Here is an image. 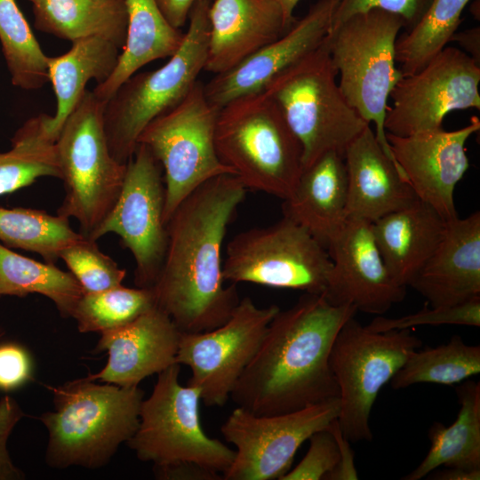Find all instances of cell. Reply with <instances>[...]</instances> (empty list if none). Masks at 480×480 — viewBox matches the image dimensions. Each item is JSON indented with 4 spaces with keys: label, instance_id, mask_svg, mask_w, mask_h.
<instances>
[{
    "label": "cell",
    "instance_id": "1f68e13d",
    "mask_svg": "<svg viewBox=\"0 0 480 480\" xmlns=\"http://www.w3.org/2000/svg\"><path fill=\"white\" fill-rule=\"evenodd\" d=\"M479 372L480 347L453 335L446 344L414 350L389 382L394 389L419 383L451 386Z\"/></svg>",
    "mask_w": 480,
    "mask_h": 480
},
{
    "label": "cell",
    "instance_id": "5bb4252c",
    "mask_svg": "<svg viewBox=\"0 0 480 480\" xmlns=\"http://www.w3.org/2000/svg\"><path fill=\"white\" fill-rule=\"evenodd\" d=\"M279 309L276 305L258 307L244 297L220 326L180 333L176 363L190 368L188 385L199 388L205 405L223 406L228 402Z\"/></svg>",
    "mask_w": 480,
    "mask_h": 480
},
{
    "label": "cell",
    "instance_id": "4fadbf2b",
    "mask_svg": "<svg viewBox=\"0 0 480 480\" xmlns=\"http://www.w3.org/2000/svg\"><path fill=\"white\" fill-rule=\"evenodd\" d=\"M339 412V398L273 415H257L237 406L220 427L224 439L236 448L223 479L280 480L301 444Z\"/></svg>",
    "mask_w": 480,
    "mask_h": 480
},
{
    "label": "cell",
    "instance_id": "ab89813d",
    "mask_svg": "<svg viewBox=\"0 0 480 480\" xmlns=\"http://www.w3.org/2000/svg\"><path fill=\"white\" fill-rule=\"evenodd\" d=\"M432 0H339L333 12L329 33L338 28L351 16L379 9L400 16L408 29L414 27Z\"/></svg>",
    "mask_w": 480,
    "mask_h": 480
},
{
    "label": "cell",
    "instance_id": "f546056e",
    "mask_svg": "<svg viewBox=\"0 0 480 480\" xmlns=\"http://www.w3.org/2000/svg\"><path fill=\"white\" fill-rule=\"evenodd\" d=\"M29 293L49 298L63 316H71L84 291L70 272L22 256L0 243V296Z\"/></svg>",
    "mask_w": 480,
    "mask_h": 480
},
{
    "label": "cell",
    "instance_id": "ee69618b",
    "mask_svg": "<svg viewBox=\"0 0 480 480\" xmlns=\"http://www.w3.org/2000/svg\"><path fill=\"white\" fill-rule=\"evenodd\" d=\"M156 476L169 480H220L222 474L194 462L155 467Z\"/></svg>",
    "mask_w": 480,
    "mask_h": 480
},
{
    "label": "cell",
    "instance_id": "8d00e7d4",
    "mask_svg": "<svg viewBox=\"0 0 480 480\" xmlns=\"http://www.w3.org/2000/svg\"><path fill=\"white\" fill-rule=\"evenodd\" d=\"M83 288L84 293L106 291L122 285L126 271L104 254L96 241L84 236L65 247L60 253Z\"/></svg>",
    "mask_w": 480,
    "mask_h": 480
},
{
    "label": "cell",
    "instance_id": "ffe728a7",
    "mask_svg": "<svg viewBox=\"0 0 480 480\" xmlns=\"http://www.w3.org/2000/svg\"><path fill=\"white\" fill-rule=\"evenodd\" d=\"M180 333L156 306L125 325L100 333L96 351H107L108 359L100 372L87 378L137 387L143 379L176 364Z\"/></svg>",
    "mask_w": 480,
    "mask_h": 480
},
{
    "label": "cell",
    "instance_id": "2e32d148",
    "mask_svg": "<svg viewBox=\"0 0 480 480\" xmlns=\"http://www.w3.org/2000/svg\"><path fill=\"white\" fill-rule=\"evenodd\" d=\"M480 65L464 51L446 46L418 72L402 76L389 97L384 129L409 136L443 129L454 110L480 109Z\"/></svg>",
    "mask_w": 480,
    "mask_h": 480
},
{
    "label": "cell",
    "instance_id": "d6a6232c",
    "mask_svg": "<svg viewBox=\"0 0 480 480\" xmlns=\"http://www.w3.org/2000/svg\"><path fill=\"white\" fill-rule=\"evenodd\" d=\"M470 0H432L420 21L398 36L396 61L403 76L425 67L451 41Z\"/></svg>",
    "mask_w": 480,
    "mask_h": 480
},
{
    "label": "cell",
    "instance_id": "83f0119b",
    "mask_svg": "<svg viewBox=\"0 0 480 480\" xmlns=\"http://www.w3.org/2000/svg\"><path fill=\"white\" fill-rule=\"evenodd\" d=\"M455 389L460 403L456 420L450 426L432 425L427 455L403 480L422 479L441 466L480 469V383L464 380Z\"/></svg>",
    "mask_w": 480,
    "mask_h": 480
},
{
    "label": "cell",
    "instance_id": "60d3db41",
    "mask_svg": "<svg viewBox=\"0 0 480 480\" xmlns=\"http://www.w3.org/2000/svg\"><path fill=\"white\" fill-rule=\"evenodd\" d=\"M24 416L18 403L8 396L0 400V480H19L23 473L13 464L7 449L8 438Z\"/></svg>",
    "mask_w": 480,
    "mask_h": 480
},
{
    "label": "cell",
    "instance_id": "d6986e66",
    "mask_svg": "<svg viewBox=\"0 0 480 480\" xmlns=\"http://www.w3.org/2000/svg\"><path fill=\"white\" fill-rule=\"evenodd\" d=\"M339 0H318L279 38L204 85L205 96L221 108L239 97L263 92L282 71L316 50L329 34Z\"/></svg>",
    "mask_w": 480,
    "mask_h": 480
},
{
    "label": "cell",
    "instance_id": "836d02e7",
    "mask_svg": "<svg viewBox=\"0 0 480 480\" xmlns=\"http://www.w3.org/2000/svg\"><path fill=\"white\" fill-rule=\"evenodd\" d=\"M69 225L68 219L44 211L0 207V241L8 246L40 254L55 264L60 252L82 238Z\"/></svg>",
    "mask_w": 480,
    "mask_h": 480
},
{
    "label": "cell",
    "instance_id": "f35d334b",
    "mask_svg": "<svg viewBox=\"0 0 480 480\" xmlns=\"http://www.w3.org/2000/svg\"><path fill=\"white\" fill-rule=\"evenodd\" d=\"M308 440L309 447L306 455L280 480H325L337 467L340 460L339 447L327 427L315 432Z\"/></svg>",
    "mask_w": 480,
    "mask_h": 480
},
{
    "label": "cell",
    "instance_id": "4316f807",
    "mask_svg": "<svg viewBox=\"0 0 480 480\" xmlns=\"http://www.w3.org/2000/svg\"><path fill=\"white\" fill-rule=\"evenodd\" d=\"M124 3L127 12L124 46L113 73L92 90L104 103L140 68L171 57L184 38L185 33L170 25L156 0H124Z\"/></svg>",
    "mask_w": 480,
    "mask_h": 480
},
{
    "label": "cell",
    "instance_id": "f6af8a7d",
    "mask_svg": "<svg viewBox=\"0 0 480 480\" xmlns=\"http://www.w3.org/2000/svg\"><path fill=\"white\" fill-rule=\"evenodd\" d=\"M166 20L173 28L180 29L188 19L189 12L196 3L213 0H156Z\"/></svg>",
    "mask_w": 480,
    "mask_h": 480
},
{
    "label": "cell",
    "instance_id": "3957f363",
    "mask_svg": "<svg viewBox=\"0 0 480 480\" xmlns=\"http://www.w3.org/2000/svg\"><path fill=\"white\" fill-rule=\"evenodd\" d=\"M105 383L85 377L50 388L54 410L40 420L49 433L45 460L51 467L100 468L136 432L143 390Z\"/></svg>",
    "mask_w": 480,
    "mask_h": 480
},
{
    "label": "cell",
    "instance_id": "ba28073f",
    "mask_svg": "<svg viewBox=\"0 0 480 480\" xmlns=\"http://www.w3.org/2000/svg\"><path fill=\"white\" fill-rule=\"evenodd\" d=\"M404 27L400 16L372 9L351 16L326 37L344 98L368 124H374L378 142L404 175L387 140L384 119L389 94L403 76L396 67V42Z\"/></svg>",
    "mask_w": 480,
    "mask_h": 480
},
{
    "label": "cell",
    "instance_id": "e575fe53",
    "mask_svg": "<svg viewBox=\"0 0 480 480\" xmlns=\"http://www.w3.org/2000/svg\"><path fill=\"white\" fill-rule=\"evenodd\" d=\"M0 43L13 85L30 91L48 81V56L15 0H0Z\"/></svg>",
    "mask_w": 480,
    "mask_h": 480
},
{
    "label": "cell",
    "instance_id": "c3c4849f",
    "mask_svg": "<svg viewBox=\"0 0 480 480\" xmlns=\"http://www.w3.org/2000/svg\"><path fill=\"white\" fill-rule=\"evenodd\" d=\"M276 1L278 2V4H280L283 10L286 23L289 26H292L296 20L293 17L294 8L300 0H276Z\"/></svg>",
    "mask_w": 480,
    "mask_h": 480
},
{
    "label": "cell",
    "instance_id": "4dcf8cb0",
    "mask_svg": "<svg viewBox=\"0 0 480 480\" xmlns=\"http://www.w3.org/2000/svg\"><path fill=\"white\" fill-rule=\"evenodd\" d=\"M42 177L60 179L55 141L46 134L44 114L28 119L0 153V195L14 192Z\"/></svg>",
    "mask_w": 480,
    "mask_h": 480
},
{
    "label": "cell",
    "instance_id": "bcb514c9",
    "mask_svg": "<svg viewBox=\"0 0 480 480\" xmlns=\"http://www.w3.org/2000/svg\"><path fill=\"white\" fill-rule=\"evenodd\" d=\"M451 41L457 42L465 52L476 62L480 63V28L475 27L460 32L456 31Z\"/></svg>",
    "mask_w": 480,
    "mask_h": 480
},
{
    "label": "cell",
    "instance_id": "484cf974",
    "mask_svg": "<svg viewBox=\"0 0 480 480\" xmlns=\"http://www.w3.org/2000/svg\"><path fill=\"white\" fill-rule=\"evenodd\" d=\"M120 48L113 42L92 36L72 42L62 55L48 57V81L51 82L57 108L53 116H45L47 136L56 141L66 119L86 91L91 80L104 82L115 70Z\"/></svg>",
    "mask_w": 480,
    "mask_h": 480
},
{
    "label": "cell",
    "instance_id": "44dd1931",
    "mask_svg": "<svg viewBox=\"0 0 480 480\" xmlns=\"http://www.w3.org/2000/svg\"><path fill=\"white\" fill-rule=\"evenodd\" d=\"M409 286L433 308L480 297V212L449 220L438 246Z\"/></svg>",
    "mask_w": 480,
    "mask_h": 480
},
{
    "label": "cell",
    "instance_id": "d590c367",
    "mask_svg": "<svg viewBox=\"0 0 480 480\" xmlns=\"http://www.w3.org/2000/svg\"><path fill=\"white\" fill-rule=\"evenodd\" d=\"M156 307L152 288L123 285L106 291L84 293L71 316L81 332H104L125 325Z\"/></svg>",
    "mask_w": 480,
    "mask_h": 480
},
{
    "label": "cell",
    "instance_id": "9a60e30c",
    "mask_svg": "<svg viewBox=\"0 0 480 480\" xmlns=\"http://www.w3.org/2000/svg\"><path fill=\"white\" fill-rule=\"evenodd\" d=\"M164 204L163 168L150 149L139 143L126 164L119 197L92 237L120 236L134 258L137 287L152 288L160 273L168 241Z\"/></svg>",
    "mask_w": 480,
    "mask_h": 480
},
{
    "label": "cell",
    "instance_id": "7dc6e473",
    "mask_svg": "<svg viewBox=\"0 0 480 480\" xmlns=\"http://www.w3.org/2000/svg\"><path fill=\"white\" fill-rule=\"evenodd\" d=\"M444 469H435L427 476L432 480H479L480 469H464L460 468H447Z\"/></svg>",
    "mask_w": 480,
    "mask_h": 480
},
{
    "label": "cell",
    "instance_id": "cb8c5ba5",
    "mask_svg": "<svg viewBox=\"0 0 480 480\" xmlns=\"http://www.w3.org/2000/svg\"><path fill=\"white\" fill-rule=\"evenodd\" d=\"M348 180L344 157L324 154L304 168L283 215L294 220L326 250L347 220Z\"/></svg>",
    "mask_w": 480,
    "mask_h": 480
},
{
    "label": "cell",
    "instance_id": "5b68a950",
    "mask_svg": "<svg viewBox=\"0 0 480 480\" xmlns=\"http://www.w3.org/2000/svg\"><path fill=\"white\" fill-rule=\"evenodd\" d=\"M211 4H194L183 41L164 66L135 73L106 102L104 127L110 153L117 162L126 164L143 130L179 104L198 81L208 51Z\"/></svg>",
    "mask_w": 480,
    "mask_h": 480
},
{
    "label": "cell",
    "instance_id": "7a4b0ae2",
    "mask_svg": "<svg viewBox=\"0 0 480 480\" xmlns=\"http://www.w3.org/2000/svg\"><path fill=\"white\" fill-rule=\"evenodd\" d=\"M357 310L305 293L269 323L260 348L230 398L250 412H292L340 397L329 356L342 325Z\"/></svg>",
    "mask_w": 480,
    "mask_h": 480
},
{
    "label": "cell",
    "instance_id": "8992f818",
    "mask_svg": "<svg viewBox=\"0 0 480 480\" xmlns=\"http://www.w3.org/2000/svg\"><path fill=\"white\" fill-rule=\"evenodd\" d=\"M326 37L316 50L276 76L263 91L277 104L298 138L303 169L327 152L344 157L351 141L370 125L339 87Z\"/></svg>",
    "mask_w": 480,
    "mask_h": 480
},
{
    "label": "cell",
    "instance_id": "f1b7e54d",
    "mask_svg": "<svg viewBox=\"0 0 480 480\" xmlns=\"http://www.w3.org/2000/svg\"><path fill=\"white\" fill-rule=\"evenodd\" d=\"M36 29L76 41L99 36L124 48L127 30L124 0H35Z\"/></svg>",
    "mask_w": 480,
    "mask_h": 480
},
{
    "label": "cell",
    "instance_id": "d4e9b609",
    "mask_svg": "<svg viewBox=\"0 0 480 480\" xmlns=\"http://www.w3.org/2000/svg\"><path fill=\"white\" fill-rule=\"evenodd\" d=\"M447 222L418 199L372 223L378 249L396 284L409 286L444 237Z\"/></svg>",
    "mask_w": 480,
    "mask_h": 480
},
{
    "label": "cell",
    "instance_id": "7402d4cb",
    "mask_svg": "<svg viewBox=\"0 0 480 480\" xmlns=\"http://www.w3.org/2000/svg\"><path fill=\"white\" fill-rule=\"evenodd\" d=\"M209 20L204 70L214 75L235 68L292 26L276 0H213Z\"/></svg>",
    "mask_w": 480,
    "mask_h": 480
},
{
    "label": "cell",
    "instance_id": "8fae6325",
    "mask_svg": "<svg viewBox=\"0 0 480 480\" xmlns=\"http://www.w3.org/2000/svg\"><path fill=\"white\" fill-rule=\"evenodd\" d=\"M204 85L198 80L179 104L153 120L138 140L163 168L165 225L178 205L199 186L222 174L235 175L217 155L220 108L210 103Z\"/></svg>",
    "mask_w": 480,
    "mask_h": 480
},
{
    "label": "cell",
    "instance_id": "9c48e42d",
    "mask_svg": "<svg viewBox=\"0 0 480 480\" xmlns=\"http://www.w3.org/2000/svg\"><path fill=\"white\" fill-rule=\"evenodd\" d=\"M421 345L410 329L372 332L355 316L342 325L329 363L340 390L337 420L350 443L372 441L370 415L380 390Z\"/></svg>",
    "mask_w": 480,
    "mask_h": 480
},
{
    "label": "cell",
    "instance_id": "6da1fadb",
    "mask_svg": "<svg viewBox=\"0 0 480 480\" xmlns=\"http://www.w3.org/2000/svg\"><path fill=\"white\" fill-rule=\"evenodd\" d=\"M246 190L234 174L212 178L191 192L166 223L167 248L152 289L157 308L180 332L220 326L240 300L236 284H225L222 246Z\"/></svg>",
    "mask_w": 480,
    "mask_h": 480
},
{
    "label": "cell",
    "instance_id": "30bf717a",
    "mask_svg": "<svg viewBox=\"0 0 480 480\" xmlns=\"http://www.w3.org/2000/svg\"><path fill=\"white\" fill-rule=\"evenodd\" d=\"M180 364L158 373L151 395L143 399L138 428L127 442L137 458L164 467L194 462L223 474L236 452L204 431L200 390L179 380Z\"/></svg>",
    "mask_w": 480,
    "mask_h": 480
},
{
    "label": "cell",
    "instance_id": "277c9868",
    "mask_svg": "<svg viewBox=\"0 0 480 480\" xmlns=\"http://www.w3.org/2000/svg\"><path fill=\"white\" fill-rule=\"evenodd\" d=\"M215 148L246 188L286 199L303 170L302 148L277 104L260 92L220 108Z\"/></svg>",
    "mask_w": 480,
    "mask_h": 480
},
{
    "label": "cell",
    "instance_id": "603a6c76",
    "mask_svg": "<svg viewBox=\"0 0 480 480\" xmlns=\"http://www.w3.org/2000/svg\"><path fill=\"white\" fill-rule=\"evenodd\" d=\"M347 217L374 222L419 198L405 176L386 155L370 125L348 146Z\"/></svg>",
    "mask_w": 480,
    "mask_h": 480
},
{
    "label": "cell",
    "instance_id": "7c38bea8",
    "mask_svg": "<svg viewBox=\"0 0 480 480\" xmlns=\"http://www.w3.org/2000/svg\"><path fill=\"white\" fill-rule=\"evenodd\" d=\"M332 267L327 250L283 215L274 224L242 231L228 243L223 276L235 284L244 282L324 295Z\"/></svg>",
    "mask_w": 480,
    "mask_h": 480
},
{
    "label": "cell",
    "instance_id": "74e56055",
    "mask_svg": "<svg viewBox=\"0 0 480 480\" xmlns=\"http://www.w3.org/2000/svg\"><path fill=\"white\" fill-rule=\"evenodd\" d=\"M457 324L480 326V297L452 307L429 308L400 317H375L368 325L372 332L411 329L420 325Z\"/></svg>",
    "mask_w": 480,
    "mask_h": 480
},
{
    "label": "cell",
    "instance_id": "7bdbcfd3",
    "mask_svg": "<svg viewBox=\"0 0 480 480\" xmlns=\"http://www.w3.org/2000/svg\"><path fill=\"white\" fill-rule=\"evenodd\" d=\"M327 428L334 436L340 452L337 467L327 476L325 480H356L358 474L355 466V455L350 442L343 436L338 420H333Z\"/></svg>",
    "mask_w": 480,
    "mask_h": 480
},
{
    "label": "cell",
    "instance_id": "681fc988",
    "mask_svg": "<svg viewBox=\"0 0 480 480\" xmlns=\"http://www.w3.org/2000/svg\"><path fill=\"white\" fill-rule=\"evenodd\" d=\"M31 3H33L35 0H29Z\"/></svg>",
    "mask_w": 480,
    "mask_h": 480
},
{
    "label": "cell",
    "instance_id": "52a82bcc",
    "mask_svg": "<svg viewBox=\"0 0 480 480\" xmlns=\"http://www.w3.org/2000/svg\"><path fill=\"white\" fill-rule=\"evenodd\" d=\"M105 104L86 90L55 141L65 188L57 215L75 218L79 233L90 240L116 204L126 172V164L117 162L108 148Z\"/></svg>",
    "mask_w": 480,
    "mask_h": 480
},
{
    "label": "cell",
    "instance_id": "b9f144b4",
    "mask_svg": "<svg viewBox=\"0 0 480 480\" xmlns=\"http://www.w3.org/2000/svg\"><path fill=\"white\" fill-rule=\"evenodd\" d=\"M32 365L29 355L19 345L0 346V388L11 390L30 379Z\"/></svg>",
    "mask_w": 480,
    "mask_h": 480
},
{
    "label": "cell",
    "instance_id": "e0dca14e",
    "mask_svg": "<svg viewBox=\"0 0 480 480\" xmlns=\"http://www.w3.org/2000/svg\"><path fill=\"white\" fill-rule=\"evenodd\" d=\"M332 262L324 297L332 305H351L357 311L383 315L402 301L406 287L390 276L376 244L372 222L348 217L330 243Z\"/></svg>",
    "mask_w": 480,
    "mask_h": 480
},
{
    "label": "cell",
    "instance_id": "ac0fdd59",
    "mask_svg": "<svg viewBox=\"0 0 480 480\" xmlns=\"http://www.w3.org/2000/svg\"><path fill=\"white\" fill-rule=\"evenodd\" d=\"M479 129V118L472 116L467 126L452 132H386L392 155L417 197L447 221L458 217L454 191L469 167L465 145Z\"/></svg>",
    "mask_w": 480,
    "mask_h": 480
}]
</instances>
